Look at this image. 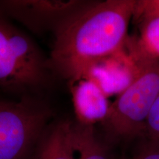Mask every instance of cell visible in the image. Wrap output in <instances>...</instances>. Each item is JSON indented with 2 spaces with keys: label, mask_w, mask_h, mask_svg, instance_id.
<instances>
[{
  "label": "cell",
  "mask_w": 159,
  "mask_h": 159,
  "mask_svg": "<svg viewBox=\"0 0 159 159\" xmlns=\"http://www.w3.org/2000/svg\"><path fill=\"white\" fill-rule=\"evenodd\" d=\"M140 71L125 44L115 54L99 60L89 67L83 77L90 79L109 97L119 95L132 83Z\"/></svg>",
  "instance_id": "obj_6"
},
{
  "label": "cell",
  "mask_w": 159,
  "mask_h": 159,
  "mask_svg": "<svg viewBox=\"0 0 159 159\" xmlns=\"http://www.w3.org/2000/svg\"><path fill=\"white\" fill-rule=\"evenodd\" d=\"M75 159H112L92 125L75 122Z\"/></svg>",
  "instance_id": "obj_10"
},
{
  "label": "cell",
  "mask_w": 159,
  "mask_h": 159,
  "mask_svg": "<svg viewBox=\"0 0 159 159\" xmlns=\"http://www.w3.org/2000/svg\"><path fill=\"white\" fill-rule=\"evenodd\" d=\"M69 84L77 122L94 126L96 123L104 122L111 103L98 85L86 77Z\"/></svg>",
  "instance_id": "obj_7"
},
{
  "label": "cell",
  "mask_w": 159,
  "mask_h": 159,
  "mask_svg": "<svg viewBox=\"0 0 159 159\" xmlns=\"http://www.w3.org/2000/svg\"><path fill=\"white\" fill-rule=\"evenodd\" d=\"M140 71L132 83L111 104L102 124L116 139L144 134L151 108L159 95V60L139 63Z\"/></svg>",
  "instance_id": "obj_4"
},
{
  "label": "cell",
  "mask_w": 159,
  "mask_h": 159,
  "mask_svg": "<svg viewBox=\"0 0 159 159\" xmlns=\"http://www.w3.org/2000/svg\"><path fill=\"white\" fill-rule=\"evenodd\" d=\"M144 134L149 141L159 143V95L151 108L145 124Z\"/></svg>",
  "instance_id": "obj_11"
},
{
  "label": "cell",
  "mask_w": 159,
  "mask_h": 159,
  "mask_svg": "<svg viewBox=\"0 0 159 159\" xmlns=\"http://www.w3.org/2000/svg\"><path fill=\"white\" fill-rule=\"evenodd\" d=\"M139 36L128 39L126 47L138 63L159 60V16L139 21Z\"/></svg>",
  "instance_id": "obj_9"
},
{
  "label": "cell",
  "mask_w": 159,
  "mask_h": 159,
  "mask_svg": "<svg viewBox=\"0 0 159 159\" xmlns=\"http://www.w3.org/2000/svg\"><path fill=\"white\" fill-rule=\"evenodd\" d=\"M75 125L65 119L49 124L29 159H75Z\"/></svg>",
  "instance_id": "obj_8"
},
{
  "label": "cell",
  "mask_w": 159,
  "mask_h": 159,
  "mask_svg": "<svg viewBox=\"0 0 159 159\" xmlns=\"http://www.w3.org/2000/svg\"><path fill=\"white\" fill-rule=\"evenodd\" d=\"M54 72L37 43L0 13V97H33Z\"/></svg>",
  "instance_id": "obj_2"
},
{
  "label": "cell",
  "mask_w": 159,
  "mask_h": 159,
  "mask_svg": "<svg viewBox=\"0 0 159 159\" xmlns=\"http://www.w3.org/2000/svg\"><path fill=\"white\" fill-rule=\"evenodd\" d=\"M136 0L91 2L54 31L52 67L69 83L89 67L125 47Z\"/></svg>",
  "instance_id": "obj_1"
},
{
  "label": "cell",
  "mask_w": 159,
  "mask_h": 159,
  "mask_svg": "<svg viewBox=\"0 0 159 159\" xmlns=\"http://www.w3.org/2000/svg\"><path fill=\"white\" fill-rule=\"evenodd\" d=\"M89 2L82 0H4L0 13L34 33H54L68 18Z\"/></svg>",
  "instance_id": "obj_5"
},
{
  "label": "cell",
  "mask_w": 159,
  "mask_h": 159,
  "mask_svg": "<svg viewBox=\"0 0 159 159\" xmlns=\"http://www.w3.org/2000/svg\"><path fill=\"white\" fill-rule=\"evenodd\" d=\"M52 116L34 97H0V159H29Z\"/></svg>",
  "instance_id": "obj_3"
},
{
  "label": "cell",
  "mask_w": 159,
  "mask_h": 159,
  "mask_svg": "<svg viewBox=\"0 0 159 159\" xmlns=\"http://www.w3.org/2000/svg\"><path fill=\"white\" fill-rule=\"evenodd\" d=\"M133 159H159V143L149 141Z\"/></svg>",
  "instance_id": "obj_12"
}]
</instances>
